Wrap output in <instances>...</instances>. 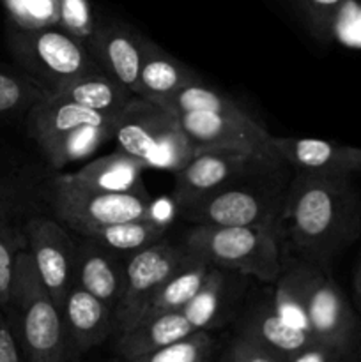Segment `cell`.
Returning <instances> with one entry per match:
<instances>
[{
  "instance_id": "obj_28",
  "label": "cell",
  "mask_w": 361,
  "mask_h": 362,
  "mask_svg": "<svg viewBox=\"0 0 361 362\" xmlns=\"http://www.w3.org/2000/svg\"><path fill=\"white\" fill-rule=\"evenodd\" d=\"M163 108L176 113H190V112H204V113H218V115L229 117H248L250 113L244 112L236 101L222 92L214 90L212 87L205 85L202 80L193 81L186 85L180 90H177L172 98L163 101Z\"/></svg>"
},
{
  "instance_id": "obj_29",
  "label": "cell",
  "mask_w": 361,
  "mask_h": 362,
  "mask_svg": "<svg viewBox=\"0 0 361 362\" xmlns=\"http://www.w3.org/2000/svg\"><path fill=\"white\" fill-rule=\"evenodd\" d=\"M50 90L23 71L0 69V115L27 112Z\"/></svg>"
},
{
  "instance_id": "obj_34",
  "label": "cell",
  "mask_w": 361,
  "mask_h": 362,
  "mask_svg": "<svg viewBox=\"0 0 361 362\" xmlns=\"http://www.w3.org/2000/svg\"><path fill=\"white\" fill-rule=\"evenodd\" d=\"M350 0H297L308 25L315 35L328 39L335 23Z\"/></svg>"
},
{
  "instance_id": "obj_39",
  "label": "cell",
  "mask_w": 361,
  "mask_h": 362,
  "mask_svg": "<svg viewBox=\"0 0 361 362\" xmlns=\"http://www.w3.org/2000/svg\"><path fill=\"white\" fill-rule=\"evenodd\" d=\"M219 362H237V361L234 359V356L229 352V350H225V354H223V357L219 359Z\"/></svg>"
},
{
  "instance_id": "obj_18",
  "label": "cell",
  "mask_w": 361,
  "mask_h": 362,
  "mask_svg": "<svg viewBox=\"0 0 361 362\" xmlns=\"http://www.w3.org/2000/svg\"><path fill=\"white\" fill-rule=\"evenodd\" d=\"M145 170L147 165L142 159L119 148L113 154L96 158L76 172L59 177L78 186L108 193H147L142 180Z\"/></svg>"
},
{
  "instance_id": "obj_9",
  "label": "cell",
  "mask_w": 361,
  "mask_h": 362,
  "mask_svg": "<svg viewBox=\"0 0 361 362\" xmlns=\"http://www.w3.org/2000/svg\"><path fill=\"white\" fill-rule=\"evenodd\" d=\"M188 258L190 253L183 244H173L166 239L127 258L126 283L113 311L115 336L137 325L152 296Z\"/></svg>"
},
{
  "instance_id": "obj_40",
  "label": "cell",
  "mask_w": 361,
  "mask_h": 362,
  "mask_svg": "<svg viewBox=\"0 0 361 362\" xmlns=\"http://www.w3.org/2000/svg\"><path fill=\"white\" fill-rule=\"evenodd\" d=\"M360 361H361V354H357V356L350 357V359L345 361V362H360Z\"/></svg>"
},
{
  "instance_id": "obj_16",
  "label": "cell",
  "mask_w": 361,
  "mask_h": 362,
  "mask_svg": "<svg viewBox=\"0 0 361 362\" xmlns=\"http://www.w3.org/2000/svg\"><path fill=\"white\" fill-rule=\"evenodd\" d=\"M145 37L120 21L98 23L92 55L106 74L137 94Z\"/></svg>"
},
{
  "instance_id": "obj_17",
  "label": "cell",
  "mask_w": 361,
  "mask_h": 362,
  "mask_svg": "<svg viewBox=\"0 0 361 362\" xmlns=\"http://www.w3.org/2000/svg\"><path fill=\"white\" fill-rule=\"evenodd\" d=\"M113 119L115 117L108 113L91 110L50 92L28 110L27 127L42 151L74 127L84 124H110Z\"/></svg>"
},
{
  "instance_id": "obj_4",
  "label": "cell",
  "mask_w": 361,
  "mask_h": 362,
  "mask_svg": "<svg viewBox=\"0 0 361 362\" xmlns=\"http://www.w3.org/2000/svg\"><path fill=\"white\" fill-rule=\"evenodd\" d=\"M278 170L244 177L202 200L177 209L193 225L257 226L276 232L289 186V182H280L282 179H273V173Z\"/></svg>"
},
{
  "instance_id": "obj_10",
  "label": "cell",
  "mask_w": 361,
  "mask_h": 362,
  "mask_svg": "<svg viewBox=\"0 0 361 362\" xmlns=\"http://www.w3.org/2000/svg\"><path fill=\"white\" fill-rule=\"evenodd\" d=\"M27 250L55 306L62 311L74 281L76 244L69 228L55 218H32L23 226Z\"/></svg>"
},
{
  "instance_id": "obj_20",
  "label": "cell",
  "mask_w": 361,
  "mask_h": 362,
  "mask_svg": "<svg viewBox=\"0 0 361 362\" xmlns=\"http://www.w3.org/2000/svg\"><path fill=\"white\" fill-rule=\"evenodd\" d=\"M197 80L200 78L186 64L173 59L165 49L145 37L137 95L156 103V105H161L163 101L172 98L177 90Z\"/></svg>"
},
{
  "instance_id": "obj_25",
  "label": "cell",
  "mask_w": 361,
  "mask_h": 362,
  "mask_svg": "<svg viewBox=\"0 0 361 362\" xmlns=\"http://www.w3.org/2000/svg\"><path fill=\"white\" fill-rule=\"evenodd\" d=\"M209 269H211V265L190 255V258L152 296V299L149 300V304L145 306L144 313H142L140 320L137 324L149 320V318L159 317V315L183 310L193 299L195 293L198 292L205 276H207Z\"/></svg>"
},
{
  "instance_id": "obj_38",
  "label": "cell",
  "mask_w": 361,
  "mask_h": 362,
  "mask_svg": "<svg viewBox=\"0 0 361 362\" xmlns=\"http://www.w3.org/2000/svg\"><path fill=\"white\" fill-rule=\"evenodd\" d=\"M354 303L361 313V260L356 267V274H354Z\"/></svg>"
},
{
  "instance_id": "obj_11",
  "label": "cell",
  "mask_w": 361,
  "mask_h": 362,
  "mask_svg": "<svg viewBox=\"0 0 361 362\" xmlns=\"http://www.w3.org/2000/svg\"><path fill=\"white\" fill-rule=\"evenodd\" d=\"M306 315L310 334L317 341L350 354L361 352V318L329 276L328 265L319 269L311 285Z\"/></svg>"
},
{
  "instance_id": "obj_7",
  "label": "cell",
  "mask_w": 361,
  "mask_h": 362,
  "mask_svg": "<svg viewBox=\"0 0 361 362\" xmlns=\"http://www.w3.org/2000/svg\"><path fill=\"white\" fill-rule=\"evenodd\" d=\"M48 197L53 218L76 235L156 216L149 193H108L67 182L59 175L50 182Z\"/></svg>"
},
{
  "instance_id": "obj_12",
  "label": "cell",
  "mask_w": 361,
  "mask_h": 362,
  "mask_svg": "<svg viewBox=\"0 0 361 362\" xmlns=\"http://www.w3.org/2000/svg\"><path fill=\"white\" fill-rule=\"evenodd\" d=\"M176 117L179 120L180 131L195 151L225 148L282 159L273 145V134H269L264 126L255 122L251 115L229 117L218 113L190 112L179 113Z\"/></svg>"
},
{
  "instance_id": "obj_14",
  "label": "cell",
  "mask_w": 361,
  "mask_h": 362,
  "mask_svg": "<svg viewBox=\"0 0 361 362\" xmlns=\"http://www.w3.org/2000/svg\"><path fill=\"white\" fill-rule=\"evenodd\" d=\"M127 258L112 253L91 235H78L73 285L81 286L113 308L122 296Z\"/></svg>"
},
{
  "instance_id": "obj_5",
  "label": "cell",
  "mask_w": 361,
  "mask_h": 362,
  "mask_svg": "<svg viewBox=\"0 0 361 362\" xmlns=\"http://www.w3.org/2000/svg\"><path fill=\"white\" fill-rule=\"evenodd\" d=\"M113 138L120 151L142 159L147 168L176 173L195 156L176 113L137 98L113 119Z\"/></svg>"
},
{
  "instance_id": "obj_37",
  "label": "cell",
  "mask_w": 361,
  "mask_h": 362,
  "mask_svg": "<svg viewBox=\"0 0 361 362\" xmlns=\"http://www.w3.org/2000/svg\"><path fill=\"white\" fill-rule=\"evenodd\" d=\"M0 362H28L2 310H0Z\"/></svg>"
},
{
  "instance_id": "obj_27",
  "label": "cell",
  "mask_w": 361,
  "mask_h": 362,
  "mask_svg": "<svg viewBox=\"0 0 361 362\" xmlns=\"http://www.w3.org/2000/svg\"><path fill=\"white\" fill-rule=\"evenodd\" d=\"M110 138H113V122L84 124L57 138L52 145L42 148V154L52 168L62 170L71 163L81 161L94 154Z\"/></svg>"
},
{
  "instance_id": "obj_3",
  "label": "cell",
  "mask_w": 361,
  "mask_h": 362,
  "mask_svg": "<svg viewBox=\"0 0 361 362\" xmlns=\"http://www.w3.org/2000/svg\"><path fill=\"white\" fill-rule=\"evenodd\" d=\"M191 257L211 267L275 283L283 271L278 235L257 226L193 225L180 240Z\"/></svg>"
},
{
  "instance_id": "obj_1",
  "label": "cell",
  "mask_w": 361,
  "mask_h": 362,
  "mask_svg": "<svg viewBox=\"0 0 361 362\" xmlns=\"http://www.w3.org/2000/svg\"><path fill=\"white\" fill-rule=\"evenodd\" d=\"M276 235L282 253L329 265L361 235V197L350 177L294 172Z\"/></svg>"
},
{
  "instance_id": "obj_15",
  "label": "cell",
  "mask_w": 361,
  "mask_h": 362,
  "mask_svg": "<svg viewBox=\"0 0 361 362\" xmlns=\"http://www.w3.org/2000/svg\"><path fill=\"white\" fill-rule=\"evenodd\" d=\"M60 313L74 359L103 345L110 336L115 334L113 308L78 285L71 286Z\"/></svg>"
},
{
  "instance_id": "obj_33",
  "label": "cell",
  "mask_w": 361,
  "mask_h": 362,
  "mask_svg": "<svg viewBox=\"0 0 361 362\" xmlns=\"http://www.w3.org/2000/svg\"><path fill=\"white\" fill-rule=\"evenodd\" d=\"M14 27L39 28L59 25L55 0H4Z\"/></svg>"
},
{
  "instance_id": "obj_30",
  "label": "cell",
  "mask_w": 361,
  "mask_h": 362,
  "mask_svg": "<svg viewBox=\"0 0 361 362\" xmlns=\"http://www.w3.org/2000/svg\"><path fill=\"white\" fill-rule=\"evenodd\" d=\"M214 339L209 331H197L176 343L124 362H211Z\"/></svg>"
},
{
  "instance_id": "obj_21",
  "label": "cell",
  "mask_w": 361,
  "mask_h": 362,
  "mask_svg": "<svg viewBox=\"0 0 361 362\" xmlns=\"http://www.w3.org/2000/svg\"><path fill=\"white\" fill-rule=\"evenodd\" d=\"M229 276L230 272L223 269H209L198 292L180 310L195 331H211L229 320L237 299V290Z\"/></svg>"
},
{
  "instance_id": "obj_19",
  "label": "cell",
  "mask_w": 361,
  "mask_h": 362,
  "mask_svg": "<svg viewBox=\"0 0 361 362\" xmlns=\"http://www.w3.org/2000/svg\"><path fill=\"white\" fill-rule=\"evenodd\" d=\"M237 334L246 336L282 359H289L290 356L317 341L308 331L283 320L273 304H260L253 310H248L237 325Z\"/></svg>"
},
{
  "instance_id": "obj_32",
  "label": "cell",
  "mask_w": 361,
  "mask_h": 362,
  "mask_svg": "<svg viewBox=\"0 0 361 362\" xmlns=\"http://www.w3.org/2000/svg\"><path fill=\"white\" fill-rule=\"evenodd\" d=\"M27 247L25 233L16 232L0 221V310H6L11 300V290L14 283L16 258L21 250Z\"/></svg>"
},
{
  "instance_id": "obj_35",
  "label": "cell",
  "mask_w": 361,
  "mask_h": 362,
  "mask_svg": "<svg viewBox=\"0 0 361 362\" xmlns=\"http://www.w3.org/2000/svg\"><path fill=\"white\" fill-rule=\"evenodd\" d=\"M227 350L232 354L234 359L237 362H287L280 356L262 349L260 345L248 339L246 336L237 334V332L232 338V341H230V345L227 346Z\"/></svg>"
},
{
  "instance_id": "obj_31",
  "label": "cell",
  "mask_w": 361,
  "mask_h": 362,
  "mask_svg": "<svg viewBox=\"0 0 361 362\" xmlns=\"http://www.w3.org/2000/svg\"><path fill=\"white\" fill-rule=\"evenodd\" d=\"M59 27L69 32L92 52L98 23L92 14L88 0H55Z\"/></svg>"
},
{
  "instance_id": "obj_13",
  "label": "cell",
  "mask_w": 361,
  "mask_h": 362,
  "mask_svg": "<svg viewBox=\"0 0 361 362\" xmlns=\"http://www.w3.org/2000/svg\"><path fill=\"white\" fill-rule=\"evenodd\" d=\"M273 145L294 172L350 177L361 173V148L319 140V138H278Z\"/></svg>"
},
{
  "instance_id": "obj_2",
  "label": "cell",
  "mask_w": 361,
  "mask_h": 362,
  "mask_svg": "<svg viewBox=\"0 0 361 362\" xmlns=\"http://www.w3.org/2000/svg\"><path fill=\"white\" fill-rule=\"evenodd\" d=\"M28 362H74L62 313L50 297L32 255L16 258L11 300L4 310Z\"/></svg>"
},
{
  "instance_id": "obj_6",
  "label": "cell",
  "mask_w": 361,
  "mask_h": 362,
  "mask_svg": "<svg viewBox=\"0 0 361 362\" xmlns=\"http://www.w3.org/2000/svg\"><path fill=\"white\" fill-rule=\"evenodd\" d=\"M7 45L20 69L50 92L85 74L101 71L87 45L59 25L39 28L11 25Z\"/></svg>"
},
{
  "instance_id": "obj_22",
  "label": "cell",
  "mask_w": 361,
  "mask_h": 362,
  "mask_svg": "<svg viewBox=\"0 0 361 362\" xmlns=\"http://www.w3.org/2000/svg\"><path fill=\"white\" fill-rule=\"evenodd\" d=\"M193 332L197 331L191 327L183 311H172L140 322L122 334H117L115 352L122 361H130L179 341Z\"/></svg>"
},
{
  "instance_id": "obj_23",
  "label": "cell",
  "mask_w": 361,
  "mask_h": 362,
  "mask_svg": "<svg viewBox=\"0 0 361 362\" xmlns=\"http://www.w3.org/2000/svg\"><path fill=\"white\" fill-rule=\"evenodd\" d=\"M321 267L322 264H315V262L296 260L294 264L283 265L282 274L275 281L276 288L273 296V308L276 313L290 325H296L308 332H310V327H308L306 300Z\"/></svg>"
},
{
  "instance_id": "obj_41",
  "label": "cell",
  "mask_w": 361,
  "mask_h": 362,
  "mask_svg": "<svg viewBox=\"0 0 361 362\" xmlns=\"http://www.w3.org/2000/svg\"><path fill=\"white\" fill-rule=\"evenodd\" d=\"M0 202H2V189H0Z\"/></svg>"
},
{
  "instance_id": "obj_26",
  "label": "cell",
  "mask_w": 361,
  "mask_h": 362,
  "mask_svg": "<svg viewBox=\"0 0 361 362\" xmlns=\"http://www.w3.org/2000/svg\"><path fill=\"white\" fill-rule=\"evenodd\" d=\"M168 226L170 223L166 219L151 216V218L133 219V221L105 226V228L91 233V237L99 240L112 253L122 258H130L131 255L165 239Z\"/></svg>"
},
{
  "instance_id": "obj_8",
  "label": "cell",
  "mask_w": 361,
  "mask_h": 362,
  "mask_svg": "<svg viewBox=\"0 0 361 362\" xmlns=\"http://www.w3.org/2000/svg\"><path fill=\"white\" fill-rule=\"evenodd\" d=\"M282 159L225 148H202L173 173L172 200L177 207L202 200L222 187L258 173L282 168Z\"/></svg>"
},
{
  "instance_id": "obj_24",
  "label": "cell",
  "mask_w": 361,
  "mask_h": 362,
  "mask_svg": "<svg viewBox=\"0 0 361 362\" xmlns=\"http://www.w3.org/2000/svg\"><path fill=\"white\" fill-rule=\"evenodd\" d=\"M53 94L113 117L119 115L137 98L134 92H131L126 85L117 81L103 69L76 78L57 88Z\"/></svg>"
},
{
  "instance_id": "obj_36",
  "label": "cell",
  "mask_w": 361,
  "mask_h": 362,
  "mask_svg": "<svg viewBox=\"0 0 361 362\" xmlns=\"http://www.w3.org/2000/svg\"><path fill=\"white\" fill-rule=\"evenodd\" d=\"M357 354H350L345 352V350H340L336 346L326 345V343L315 341L311 343L310 346L306 349L299 350L297 354L290 356L289 359H285L287 362H345L349 361L350 357L357 356Z\"/></svg>"
}]
</instances>
